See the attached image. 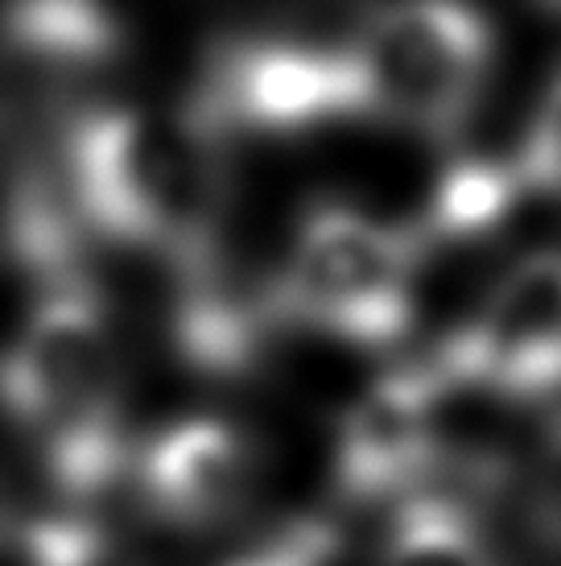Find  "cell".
<instances>
[{
	"instance_id": "6da1fadb",
	"label": "cell",
	"mask_w": 561,
	"mask_h": 566,
	"mask_svg": "<svg viewBox=\"0 0 561 566\" xmlns=\"http://www.w3.org/2000/svg\"><path fill=\"white\" fill-rule=\"evenodd\" d=\"M223 145L190 108L95 104L59 128L50 174L83 237L178 269L223 240Z\"/></svg>"
},
{
	"instance_id": "7a4b0ae2",
	"label": "cell",
	"mask_w": 561,
	"mask_h": 566,
	"mask_svg": "<svg viewBox=\"0 0 561 566\" xmlns=\"http://www.w3.org/2000/svg\"><path fill=\"white\" fill-rule=\"evenodd\" d=\"M0 409L30 442L59 509L95 513L128 475L125 364L92 277L38 285L0 352Z\"/></svg>"
},
{
	"instance_id": "3957f363",
	"label": "cell",
	"mask_w": 561,
	"mask_h": 566,
	"mask_svg": "<svg viewBox=\"0 0 561 566\" xmlns=\"http://www.w3.org/2000/svg\"><path fill=\"white\" fill-rule=\"evenodd\" d=\"M421 252L413 228H389L343 203H314L273 273L280 323L359 347L396 344L413 323Z\"/></svg>"
},
{
	"instance_id": "277c9868",
	"label": "cell",
	"mask_w": 561,
	"mask_h": 566,
	"mask_svg": "<svg viewBox=\"0 0 561 566\" xmlns=\"http://www.w3.org/2000/svg\"><path fill=\"white\" fill-rule=\"evenodd\" d=\"M496 38L463 4L380 9L347 38L359 116L454 142L479 108Z\"/></svg>"
},
{
	"instance_id": "5b68a950",
	"label": "cell",
	"mask_w": 561,
	"mask_h": 566,
	"mask_svg": "<svg viewBox=\"0 0 561 566\" xmlns=\"http://www.w3.org/2000/svg\"><path fill=\"white\" fill-rule=\"evenodd\" d=\"M190 112L215 137H294L359 116L343 42L297 33H235L207 59Z\"/></svg>"
},
{
	"instance_id": "8992f818",
	"label": "cell",
	"mask_w": 561,
	"mask_h": 566,
	"mask_svg": "<svg viewBox=\"0 0 561 566\" xmlns=\"http://www.w3.org/2000/svg\"><path fill=\"white\" fill-rule=\"evenodd\" d=\"M454 389H491L512 401L561 397V252L516 261L479 315L425 352Z\"/></svg>"
},
{
	"instance_id": "52a82bcc",
	"label": "cell",
	"mask_w": 561,
	"mask_h": 566,
	"mask_svg": "<svg viewBox=\"0 0 561 566\" xmlns=\"http://www.w3.org/2000/svg\"><path fill=\"white\" fill-rule=\"evenodd\" d=\"M446 380L430 356L396 364L347 409L335 439V492L347 504L405 501L442 463L437 406Z\"/></svg>"
},
{
	"instance_id": "ba28073f",
	"label": "cell",
	"mask_w": 561,
	"mask_h": 566,
	"mask_svg": "<svg viewBox=\"0 0 561 566\" xmlns=\"http://www.w3.org/2000/svg\"><path fill=\"white\" fill-rule=\"evenodd\" d=\"M128 472L154 521L178 534H211L248 513L261 484V459L235 426L178 418L140 447Z\"/></svg>"
},
{
	"instance_id": "9c48e42d",
	"label": "cell",
	"mask_w": 561,
	"mask_h": 566,
	"mask_svg": "<svg viewBox=\"0 0 561 566\" xmlns=\"http://www.w3.org/2000/svg\"><path fill=\"white\" fill-rule=\"evenodd\" d=\"M0 38L46 71H92L125 50V25L87 4H25L0 13Z\"/></svg>"
},
{
	"instance_id": "30bf717a",
	"label": "cell",
	"mask_w": 561,
	"mask_h": 566,
	"mask_svg": "<svg viewBox=\"0 0 561 566\" xmlns=\"http://www.w3.org/2000/svg\"><path fill=\"white\" fill-rule=\"evenodd\" d=\"M525 178L516 161L496 158H463L446 166L437 178L434 199L425 207L413 237L425 244H454V240L487 237L512 216V207L525 195Z\"/></svg>"
},
{
	"instance_id": "8fae6325",
	"label": "cell",
	"mask_w": 561,
	"mask_h": 566,
	"mask_svg": "<svg viewBox=\"0 0 561 566\" xmlns=\"http://www.w3.org/2000/svg\"><path fill=\"white\" fill-rule=\"evenodd\" d=\"M380 566H499L463 496L413 492L396 504Z\"/></svg>"
},
{
	"instance_id": "7c38bea8",
	"label": "cell",
	"mask_w": 561,
	"mask_h": 566,
	"mask_svg": "<svg viewBox=\"0 0 561 566\" xmlns=\"http://www.w3.org/2000/svg\"><path fill=\"white\" fill-rule=\"evenodd\" d=\"M516 170L529 190L561 195V75L541 95V108L532 116L529 142L516 158Z\"/></svg>"
}]
</instances>
